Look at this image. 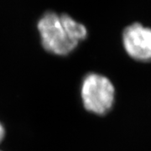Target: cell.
Here are the masks:
<instances>
[{
    "instance_id": "cell-5",
    "label": "cell",
    "mask_w": 151,
    "mask_h": 151,
    "mask_svg": "<svg viewBox=\"0 0 151 151\" xmlns=\"http://www.w3.org/2000/svg\"><path fill=\"white\" fill-rule=\"evenodd\" d=\"M4 134H5V131H4V128L2 124H0V142L3 140L4 137Z\"/></svg>"
},
{
    "instance_id": "cell-3",
    "label": "cell",
    "mask_w": 151,
    "mask_h": 151,
    "mask_svg": "<svg viewBox=\"0 0 151 151\" xmlns=\"http://www.w3.org/2000/svg\"><path fill=\"white\" fill-rule=\"evenodd\" d=\"M123 44L130 57L139 61L151 60V29L134 23L124 29Z\"/></svg>"
},
{
    "instance_id": "cell-2",
    "label": "cell",
    "mask_w": 151,
    "mask_h": 151,
    "mask_svg": "<svg viewBox=\"0 0 151 151\" xmlns=\"http://www.w3.org/2000/svg\"><path fill=\"white\" fill-rule=\"evenodd\" d=\"M41 43L45 50L57 55H66L72 52L77 42L71 40L65 31L60 17L53 12H47L38 23Z\"/></svg>"
},
{
    "instance_id": "cell-4",
    "label": "cell",
    "mask_w": 151,
    "mask_h": 151,
    "mask_svg": "<svg viewBox=\"0 0 151 151\" xmlns=\"http://www.w3.org/2000/svg\"><path fill=\"white\" fill-rule=\"evenodd\" d=\"M60 17L65 31L71 40L79 43L81 40L86 39L87 36V29L82 24L76 22L67 14H61Z\"/></svg>"
},
{
    "instance_id": "cell-1",
    "label": "cell",
    "mask_w": 151,
    "mask_h": 151,
    "mask_svg": "<svg viewBox=\"0 0 151 151\" xmlns=\"http://www.w3.org/2000/svg\"><path fill=\"white\" fill-rule=\"evenodd\" d=\"M81 94L84 108L91 113L103 115L113 108L115 89L104 76L96 73L86 75L82 81Z\"/></svg>"
}]
</instances>
